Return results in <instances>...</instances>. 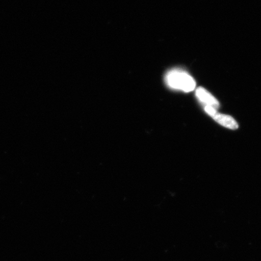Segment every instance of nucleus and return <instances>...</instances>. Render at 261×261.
Listing matches in <instances>:
<instances>
[{"label": "nucleus", "instance_id": "f257e3e1", "mask_svg": "<svg viewBox=\"0 0 261 261\" xmlns=\"http://www.w3.org/2000/svg\"><path fill=\"white\" fill-rule=\"evenodd\" d=\"M165 82L171 89L189 92L193 91L196 83L193 77L184 71L174 69L166 74Z\"/></svg>", "mask_w": 261, "mask_h": 261}, {"label": "nucleus", "instance_id": "f03ea898", "mask_svg": "<svg viewBox=\"0 0 261 261\" xmlns=\"http://www.w3.org/2000/svg\"><path fill=\"white\" fill-rule=\"evenodd\" d=\"M196 94H197L198 99L202 102L206 104V106L214 108H217L219 106L218 101L208 91L204 89V88H198L197 91H196Z\"/></svg>", "mask_w": 261, "mask_h": 261}, {"label": "nucleus", "instance_id": "7ed1b4c3", "mask_svg": "<svg viewBox=\"0 0 261 261\" xmlns=\"http://www.w3.org/2000/svg\"><path fill=\"white\" fill-rule=\"evenodd\" d=\"M214 119L220 124L221 125L231 129H237L238 128V124L232 117L226 114L217 113L213 117Z\"/></svg>", "mask_w": 261, "mask_h": 261}, {"label": "nucleus", "instance_id": "20e7f679", "mask_svg": "<svg viewBox=\"0 0 261 261\" xmlns=\"http://www.w3.org/2000/svg\"><path fill=\"white\" fill-rule=\"evenodd\" d=\"M204 110L208 115L213 117L217 114V110H215V108L213 107L206 106L205 107Z\"/></svg>", "mask_w": 261, "mask_h": 261}]
</instances>
